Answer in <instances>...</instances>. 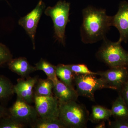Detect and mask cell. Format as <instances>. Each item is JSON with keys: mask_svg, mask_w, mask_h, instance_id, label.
Returning <instances> with one entry per match:
<instances>
[{"mask_svg": "<svg viewBox=\"0 0 128 128\" xmlns=\"http://www.w3.org/2000/svg\"><path fill=\"white\" fill-rule=\"evenodd\" d=\"M105 121H102L98 123V124L96 126V128H106V124Z\"/></svg>", "mask_w": 128, "mask_h": 128, "instance_id": "27", "label": "cell"}, {"mask_svg": "<svg viewBox=\"0 0 128 128\" xmlns=\"http://www.w3.org/2000/svg\"><path fill=\"white\" fill-rule=\"evenodd\" d=\"M8 110L11 116L25 125H32L39 117L35 108L18 96Z\"/></svg>", "mask_w": 128, "mask_h": 128, "instance_id": "6", "label": "cell"}, {"mask_svg": "<svg viewBox=\"0 0 128 128\" xmlns=\"http://www.w3.org/2000/svg\"><path fill=\"white\" fill-rule=\"evenodd\" d=\"M59 118L66 128H86L89 120V111L76 101L59 103Z\"/></svg>", "mask_w": 128, "mask_h": 128, "instance_id": "2", "label": "cell"}, {"mask_svg": "<svg viewBox=\"0 0 128 128\" xmlns=\"http://www.w3.org/2000/svg\"><path fill=\"white\" fill-rule=\"evenodd\" d=\"M54 84L52 80L38 79L34 87V96H54L53 89Z\"/></svg>", "mask_w": 128, "mask_h": 128, "instance_id": "14", "label": "cell"}, {"mask_svg": "<svg viewBox=\"0 0 128 128\" xmlns=\"http://www.w3.org/2000/svg\"><path fill=\"white\" fill-rule=\"evenodd\" d=\"M110 110L112 116L115 119L128 118V106L120 94L113 102Z\"/></svg>", "mask_w": 128, "mask_h": 128, "instance_id": "18", "label": "cell"}, {"mask_svg": "<svg viewBox=\"0 0 128 128\" xmlns=\"http://www.w3.org/2000/svg\"><path fill=\"white\" fill-rule=\"evenodd\" d=\"M45 8V3L40 0L34 9L18 21L19 25L24 28L30 36L34 49L35 48V36L38 24Z\"/></svg>", "mask_w": 128, "mask_h": 128, "instance_id": "7", "label": "cell"}, {"mask_svg": "<svg viewBox=\"0 0 128 128\" xmlns=\"http://www.w3.org/2000/svg\"><path fill=\"white\" fill-rule=\"evenodd\" d=\"M82 13L80 34L82 42L92 44L103 40L112 26V16L108 15L105 9L91 6L83 9Z\"/></svg>", "mask_w": 128, "mask_h": 128, "instance_id": "1", "label": "cell"}, {"mask_svg": "<svg viewBox=\"0 0 128 128\" xmlns=\"http://www.w3.org/2000/svg\"><path fill=\"white\" fill-rule=\"evenodd\" d=\"M35 65L36 70H41L43 71L48 78L52 80L54 84L57 82L58 79L56 74V66L43 58H41L39 62Z\"/></svg>", "mask_w": 128, "mask_h": 128, "instance_id": "19", "label": "cell"}, {"mask_svg": "<svg viewBox=\"0 0 128 128\" xmlns=\"http://www.w3.org/2000/svg\"><path fill=\"white\" fill-rule=\"evenodd\" d=\"M9 68L22 78H27L31 73L36 71L35 66H32L25 57L12 59L7 63Z\"/></svg>", "mask_w": 128, "mask_h": 128, "instance_id": "13", "label": "cell"}, {"mask_svg": "<svg viewBox=\"0 0 128 128\" xmlns=\"http://www.w3.org/2000/svg\"><path fill=\"white\" fill-rule=\"evenodd\" d=\"M92 74H75L74 84L79 96H82L95 101L94 94L98 90L112 89L102 78H98Z\"/></svg>", "mask_w": 128, "mask_h": 128, "instance_id": "5", "label": "cell"}, {"mask_svg": "<svg viewBox=\"0 0 128 128\" xmlns=\"http://www.w3.org/2000/svg\"><path fill=\"white\" fill-rule=\"evenodd\" d=\"M34 101L39 117H59V102L55 96H34Z\"/></svg>", "mask_w": 128, "mask_h": 128, "instance_id": "9", "label": "cell"}, {"mask_svg": "<svg viewBox=\"0 0 128 128\" xmlns=\"http://www.w3.org/2000/svg\"><path fill=\"white\" fill-rule=\"evenodd\" d=\"M25 126L10 115L0 119V128H23Z\"/></svg>", "mask_w": 128, "mask_h": 128, "instance_id": "21", "label": "cell"}, {"mask_svg": "<svg viewBox=\"0 0 128 128\" xmlns=\"http://www.w3.org/2000/svg\"><path fill=\"white\" fill-rule=\"evenodd\" d=\"M112 116L111 110L99 105L92 106L89 120L93 123L98 124L101 121L109 120Z\"/></svg>", "mask_w": 128, "mask_h": 128, "instance_id": "17", "label": "cell"}, {"mask_svg": "<svg viewBox=\"0 0 128 128\" xmlns=\"http://www.w3.org/2000/svg\"><path fill=\"white\" fill-rule=\"evenodd\" d=\"M70 3L66 1L60 0L53 6L45 9L44 14L52 20L54 37L64 46L66 44V28L70 22L69 19Z\"/></svg>", "mask_w": 128, "mask_h": 128, "instance_id": "4", "label": "cell"}, {"mask_svg": "<svg viewBox=\"0 0 128 128\" xmlns=\"http://www.w3.org/2000/svg\"><path fill=\"white\" fill-rule=\"evenodd\" d=\"M38 80L37 77L30 76L26 78V80L22 78L18 79L16 84L13 86L14 93L17 96L31 104L34 99V89Z\"/></svg>", "mask_w": 128, "mask_h": 128, "instance_id": "11", "label": "cell"}, {"mask_svg": "<svg viewBox=\"0 0 128 128\" xmlns=\"http://www.w3.org/2000/svg\"><path fill=\"white\" fill-rule=\"evenodd\" d=\"M112 90L120 92L124 85L128 80V67L118 66L112 67L105 71L97 72Z\"/></svg>", "mask_w": 128, "mask_h": 128, "instance_id": "8", "label": "cell"}, {"mask_svg": "<svg viewBox=\"0 0 128 128\" xmlns=\"http://www.w3.org/2000/svg\"><path fill=\"white\" fill-rule=\"evenodd\" d=\"M56 74L57 78L69 87L74 88L75 74L67 65L60 64L56 66Z\"/></svg>", "mask_w": 128, "mask_h": 128, "instance_id": "16", "label": "cell"}, {"mask_svg": "<svg viewBox=\"0 0 128 128\" xmlns=\"http://www.w3.org/2000/svg\"><path fill=\"white\" fill-rule=\"evenodd\" d=\"M128 106V80L119 92Z\"/></svg>", "mask_w": 128, "mask_h": 128, "instance_id": "25", "label": "cell"}, {"mask_svg": "<svg viewBox=\"0 0 128 128\" xmlns=\"http://www.w3.org/2000/svg\"><path fill=\"white\" fill-rule=\"evenodd\" d=\"M9 115V110L0 105V119Z\"/></svg>", "mask_w": 128, "mask_h": 128, "instance_id": "26", "label": "cell"}, {"mask_svg": "<svg viewBox=\"0 0 128 128\" xmlns=\"http://www.w3.org/2000/svg\"><path fill=\"white\" fill-rule=\"evenodd\" d=\"M108 128H128V118H117L114 121H109Z\"/></svg>", "mask_w": 128, "mask_h": 128, "instance_id": "24", "label": "cell"}, {"mask_svg": "<svg viewBox=\"0 0 128 128\" xmlns=\"http://www.w3.org/2000/svg\"><path fill=\"white\" fill-rule=\"evenodd\" d=\"M112 26L119 32L118 41L127 43L128 41V2H122L116 14L112 16Z\"/></svg>", "mask_w": 128, "mask_h": 128, "instance_id": "10", "label": "cell"}, {"mask_svg": "<svg viewBox=\"0 0 128 128\" xmlns=\"http://www.w3.org/2000/svg\"><path fill=\"white\" fill-rule=\"evenodd\" d=\"M13 86L8 78L0 76V102L9 98L14 94Z\"/></svg>", "mask_w": 128, "mask_h": 128, "instance_id": "20", "label": "cell"}, {"mask_svg": "<svg viewBox=\"0 0 128 128\" xmlns=\"http://www.w3.org/2000/svg\"><path fill=\"white\" fill-rule=\"evenodd\" d=\"M67 65L74 74H92L97 75V72L92 71L84 64H70Z\"/></svg>", "mask_w": 128, "mask_h": 128, "instance_id": "22", "label": "cell"}, {"mask_svg": "<svg viewBox=\"0 0 128 128\" xmlns=\"http://www.w3.org/2000/svg\"><path fill=\"white\" fill-rule=\"evenodd\" d=\"M30 126L33 128H66L59 117H39Z\"/></svg>", "mask_w": 128, "mask_h": 128, "instance_id": "15", "label": "cell"}, {"mask_svg": "<svg viewBox=\"0 0 128 128\" xmlns=\"http://www.w3.org/2000/svg\"><path fill=\"white\" fill-rule=\"evenodd\" d=\"M12 57L9 49L4 44L0 43V66L7 64Z\"/></svg>", "mask_w": 128, "mask_h": 128, "instance_id": "23", "label": "cell"}, {"mask_svg": "<svg viewBox=\"0 0 128 128\" xmlns=\"http://www.w3.org/2000/svg\"><path fill=\"white\" fill-rule=\"evenodd\" d=\"M121 42H113L105 38L96 54V58L110 68L128 67V52L123 48Z\"/></svg>", "mask_w": 128, "mask_h": 128, "instance_id": "3", "label": "cell"}, {"mask_svg": "<svg viewBox=\"0 0 128 128\" xmlns=\"http://www.w3.org/2000/svg\"><path fill=\"white\" fill-rule=\"evenodd\" d=\"M53 92L60 103L76 101L79 96L75 88L69 87L59 80L54 84Z\"/></svg>", "mask_w": 128, "mask_h": 128, "instance_id": "12", "label": "cell"}]
</instances>
